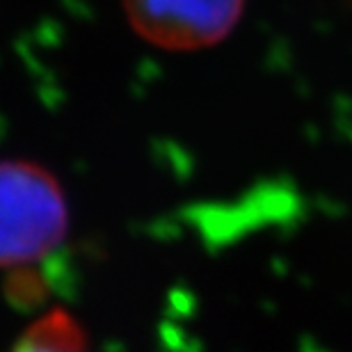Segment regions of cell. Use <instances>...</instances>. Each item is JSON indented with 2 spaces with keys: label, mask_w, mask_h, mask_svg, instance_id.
<instances>
[{
  "label": "cell",
  "mask_w": 352,
  "mask_h": 352,
  "mask_svg": "<svg viewBox=\"0 0 352 352\" xmlns=\"http://www.w3.org/2000/svg\"><path fill=\"white\" fill-rule=\"evenodd\" d=\"M248 0H122L133 32L163 51L217 46L236 30Z\"/></svg>",
  "instance_id": "2"
},
{
  "label": "cell",
  "mask_w": 352,
  "mask_h": 352,
  "mask_svg": "<svg viewBox=\"0 0 352 352\" xmlns=\"http://www.w3.org/2000/svg\"><path fill=\"white\" fill-rule=\"evenodd\" d=\"M62 183L32 160H0V270H28L53 256L69 234Z\"/></svg>",
  "instance_id": "1"
},
{
  "label": "cell",
  "mask_w": 352,
  "mask_h": 352,
  "mask_svg": "<svg viewBox=\"0 0 352 352\" xmlns=\"http://www.w3.org/2000/svg\"><path fill=\"white\" fill-rule=\"evenodd\" d=\"M7 352H101L94 348L87 329L65 309L39 316Z\"/></svg>",
  "instance_id": "3"
}]
</instances>
